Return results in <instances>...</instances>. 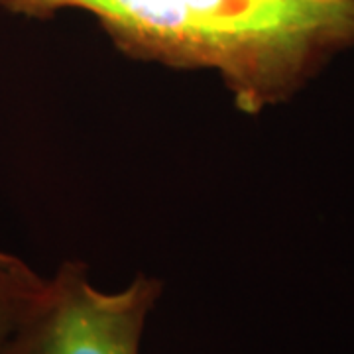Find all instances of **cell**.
I'll list each match as a JSON object with an SVG mask.
<instances>
[{"instance_id": "7a4b0ae2", "label": "cell", "mask_w": 354, "mask_h": 354, "mask_svg": "<svg viewBox=\"0 0 354 354\" xmlns=\"http://www.w3.org/2000/svg\"><path fill=\"white\" fill-rule=\"evenodd\" d=\"M164 283L140 274L120 291L97 290L83 262L44 281L4 354H140L148 315Z\"/></svg>"}, {"instance_id": "6da1fadb", "label": "cell", "mask_w": 354, "mask_h": 354, "mask_svg": "<svg viewBox=\"0 0 354 354\" xmlns=\"http://www.w3.org/2000/svg\"><path fill=\"white\" fill-rule=\"evenodd\" d=\"M48 20L83 10L130 59L215 71L244 114L293 99L335 55L354 50V0H0Z\"/></svg>"}, {"instance_id": "3957f363", "label": "cell", "mask_w": 354, "mask_h": 354, "mask_svg": "<svg viewBox=\"0 0 354 354\" xmlns=\"http://www.w3.org/2000/svg\"><path fill=\"white\" fill-rule=\"evenodd\" d=\"M44 281L46 278L24 260L0 250V354H4L14 330L36 301Z\"/></svg>"}]
</instances>
